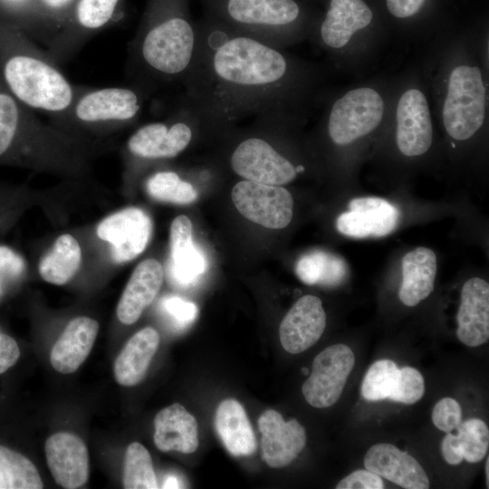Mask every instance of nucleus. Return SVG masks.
I'll return each instance as SVG.
<instances>
[{"label":"nucleus","instance_id":"2","mask_svg":"<svg viewBox=\"0 0 489 489\" xmlns=\"http://www.w3.org/2000/svg\"><path fill=\"white\" fill-rule=\"evenodd\" d=\"M197 25L188 0H149L144 19L129 45L128 75L152 97L183 86L194 62Z\"/></svg>","mask_w":489,"mask_h":489},{"label":"nucleus","instance_id":"44","mask_svg":"<svg viewBox=\"0 0 489 489\" xmlns=\"http://www.w3.org/2000/svg\"><path fill=\"white\" fill-rule=\"evenodd\" d=\"M441 453L445 461L449 465H459L464 459L456 443L455 435L450 432L442 439Z\"/></svg>","mask_w":489,"mask_h":489},{"label":"nucleus","instance_id":"41","mask_svg":"<svg viewBox=\"0 0 489 489\" xmlns=\"http://www.w3.org/2000/svg\"><path fill=\"white\" fill-rule=\"evenodd\" d=\"M25 270L24 260L5 245H0V278L4 281L20 277Z\"/></svg>","mask_w":489,"mask_h":489},{"label":"nucleus","instance_id":"46","mask_svg":"<svg viewBox=\"0 0 489 489\" xmlns=\"http://www.w3.org/2000/svg\"><path fill=\"white\" fill-rule=\"evenodd\" d=\"M3 3H5L6 5L11 7H20L24 5H26L28 0H1Z\"/></svg>","mask_w":489,"mask_h":489},{"label":"nucleus","instance_id":"35","mask_svg":"<svg viewBox=\"0 0 489 489\" xmlns=\"http://www.w3.org/2000/svg\"><path fill=\"white\" fill-rule=\"evenodd\" d=\"M456 443L463 458L469 463L482 461L489 446V430L480 418H470L461 422L456 428Z\"/></svg>","mask_w":489,"mask_h":489},{"label":"nucleus","instance_id":"8","mask_svg":"<svg viewBox=\"0 0 489 489\" xmlns=\"http://www.w3.org/2000/svg\"><path fill=\"white\" fill-rule=\"evenodd\" d=\"M326 114L331 140L343 147L377 129L386 114V102L377 89L360 86L337 98Z\"/></svg>","mask_w":489,"mask_h":489},{"label":"nucleus","instance_id":"37","mask_svg":"<svg viewBox=\"0 0 489 489\" xmlns=\"http://www.w3.org/2000/svg\"><path fill=\"white\" fill-rule=\"evenodd\" d=\"M425 393V380L421 373L412 367L399 369V378L393 401L414 404L421 399Z\"/></svg>","mask_w":489,"mask_h":489},{"label":"nucleus","instance_id":"11","mask_svg":"<svg viewBox=\"0 0 489 489\" xmlns=\"http://www.w3.org/2000/svg\"><path fill=\"white\" fill-rule=\"evenodd\" d=\"M231 197L242 216L264 227L282 229L292 221L293 199L281 186L244 179L235 185Z\"/></svg>","mask_w":489,"mask_h":489},{"label":"nucleus","instance_id":"42","mask_svg":"<svg viewBox=\"0 0 489 489\" xmlns=\"http://www.w3.org/2000/svg\"><path fill=\"white\" fill-rule=\"evenodd\" d=\"M19 356L16 341L6 334H0V374L14 365Z\"/></svg>","mask_w":489,"mask_h":489},{"label":"nucleus","instance_id":"1","mask_svg":"<svg viewBox=\"0 0 489 489\" xmlns=\"http://www.w3.org/2000/svg\"><path fill=\"white\" fill-rule=\"evenodd\" d=\"M183 93L211 124L254 116L273 122L298 114L311 71L282 49L235 32L206 16Z\"/></svg>","mask_w":489,"mask_h":489},{"label":"nucleus","instance_id":"40","mask_svg":"<svg viewBox=\"0 0 489 489\" xmlns=\"http://www.w3.org/2000/svg\"><path fill=\"white\" fill-rule=\"evenodd\" d=\"M384 487L381 477L368 469L352 472L336 485V489H382Z\"/></svg>","mask_w":489,"mask_h":489},{"label":"nucleus","instance_id":"47","mask_svg":"<svg viewBox=\"0 0 489 489\" xmlns=\"http://www.w3.org/2000/svg\"><path fill=\"white\" fill-rule=\"evenodd\" d=\"M0 488H8L5 475L0 471Z\"/></svg>","mask_w":489,"mask_h":489},{"label":"nucleus","instance_id":"45","mask_svg":"<svg viewBox=\"0 0 489 489\" xmlns=\"http://www.w3.org/2000/svg\"><path fill=\"white\" fill-rule=\"evenodd\" d=\"M183 482L181 481L178 476L175 475H168L164 479V482L162 484V488H182Z\"/></svg>","mask_w":489,"mask_h":489},{"label":"nucleus","instance_id":"26","mask_svg":"<svg viewBox=\"0 0 489 489\" xmlns=\"http://www.w3.org/2000/svg\"><path fill=\"white\" fill-rule=\"evenodd\" d=\"M436 256L427 247H417L402 258V283L398 298L413 307L425 300L434 290Z\"/></svg>","mask_w":489,"mask_h":489},{"label":"nucleus","instance_id":"5","mask_svg":"<svg viewBox=\"0 0 489 489\" xmlns=\"http://www.w3.org/2000/svg\"><path fill=\"white\" fill-rule=\"evenodd\" d=\"M440 114L454 140L465 141L483 127L487 114V84L478 63L454 59L443 75Z\"/></svg>","mask_w":489,"mask_h":489},{"label":"nucleus","instance_id":"29","mask_svg":"<svg viewBox=\"0 0 489 489\" xmlns=\"http://www.w3.org/2000/svg\"><path fill=\"white\" fill-rule=\"evenodd\" d=\"M82 260V250L71 235H60L50 251L41 259L38 271L50 283L62 285L76 273Z\"/></svg>","mask_w":489,"mask_h":489},{"label":"nucleus","instance_id":"6","mask_svg":"<svg viewBox=\"0 0 489 489\" xmlns=\"http://www.w3.org/2000/svg\"><path fill=\"white\" fill-rule=\"evenodd\" d=\"M151 98L139 87L93 88L78 85L72 105L64 112L52 117L60 126L99 129L120 127L135 121L147 100Z\"/></svg>","mask_w":489,"mask_h":489},{"label":"nucleus","instance_id":"12","mask_svg":"<svg viewBox=\"0 0 489 489\" xmlns=\"http://www.w3.org/2000/svg\"><path fill=\"white\" fill-rule=\"evenodd\" d=\"M355 363L351 349L345 344L327 347L313 360L312 372L302 384L305 400L313 408H328L340 398Z\"/></svg>","mask_w":489,"mask_h":489},{"label":"nucleus","instance_id":"32","mask_svg":"<svg viewBox=\"0 0 489 489\" xmlns=\"http://www.w3.org/2000/svg\"><path fill=\"white\" fill-rule=\"evenodd\" d=\"M146 188L151 197L163 202L187 205L197 198L196 188L170 170L154 173L148 178Z\"/></svg>","mask_w":489,"mask_h":489},{"label":"nucleus","instance_id":"18","mask_svg":"<svg viewBox=\"0 0 489 489\" xmlns=\"http://www.w3.org/2000/svg\"><path fill=\"white\" fill-rule=\"evenodd\" d=\"M326 327V314L321 301L314 295L301 297L283 319L280 341L292 354L301 353L314 345Z\"/></svg>","mask_w":489,"mask_h":489},{"label":"nucleus","instance_id":"4","mask_svg":"<svg viewBox=\"0 0 489 489\" xmlns=\"http://www.w3.org/2000/svg\"><path fill=\"white\" fill-rule=\"evenodd\" d=\"M206 17L246 36L283 49L304 33L296 0H201Z\"/></svg>","mask_w":489,"mask_h":489},{"label":"nucleus","instance_id":"16","mask_svg":"<svg viewBox=\"0 0 489 489\" xmlns=\"http://www.w3.org/2000/svg\"><path fill=\"white\" fill-rule=\"evenodd\" d=\"M258 427L262 434V457L270 467L290 465L306 445L304 427L296 419L284 421L276 410L264 411L258 418Z\"/></svg>","mask_w":489,"mask_h":489},{"label":"nucleus","instance_id":"17","mask_svg":"<svg viewBox=\"0 0 489 489\" xmlns=\"http://www.w3.org/2000/svg\"><path fill=\"white\" fill-rule=\"evenodd\" d=\"M45 455L51 474L59 485L67 489L84 485L89 478V454L76 435L59 432L45 442Z\"/></svg>","mask_w":489,"mask_h":489},{"label":"nucleus","instance_id":"3","mask_svg":"<svg viewBox=\"0 0 489 489\" xmlns=\"http://www.w3.org/2000/svg\"><path fill=\"white\" fill-rule=\"evenodd\" d=\"M0 80L20 102L51 117L69 109L78 89L45 50L6 19H0Z\"/></svg>","mask_w":489,"mask_h":489},{"label":"nucleus","instance_id":"22","mask_svg":"<svg viewBox=\"0 0 489 489\" xmlns=\"http://www.w3.org/2000/svg\"><path fill=\"white\" fill-rule=\"evenodd\" d=\"M206 259L192 239V223L180 215L170 226V262L168 267L171 281L180 287L194 284L205 273Z\"/></svg>","mask_w":489,"mask_h":489},{"label":"nucleus","instance_id":"38","mask_svg":"<svg viewBox=\"0 0 489 489\" xmlns=\"http://www.w3.org/2000/svg\"><path fill=\"white\" fill-rule=\"evenodd\" d=\"M161 307L177 330L185 329L193 323L198 312L194 302L175 295L162 299Z\"/></svg>","mask_w":489,"mask_h":489},{"label":"nucleus","instance_id":"28","mask_svg":"<svg viewBox=\"0 0 489 489\" xmlns=\"http://www.w3.org/2000/svg\"><path fill=\"white\" fill-rule=\"evenodd\" d=\"M215 427L225 449L234 456H248L256 450V438L243 406L226 398L217 407Z\"/></svg>","mask_w":489,"mask_h":489},{"label":"nucleus","instance_id":"14","mask_svg":"<svg viewBox=\"0 0 489 489\" xmlns=\"http://www.w3.org/2000/svg\"><path fill=\"white\" fill-rule=\"evenodd\" d=\"M152 221L141 208L127 207L104 218L97 226L98 236L110 244L117 264L131 261L148 245Z\"/></svg>","mask_w":489,"mask_h":489},{"label":"nucleus","instance_id":"27","mask_svg":"<svg viewBox=\"0 0 489 489\" xmlns=\"http://www.w3.org/2000/svg\"><path fill=\"white\" fill-rule=\"evenodd\" d=\"M159 344V334L152 327H145L125 344L114 363V376L121 386L139 384L145 377Z\"/></svg>","mask_w":489,"mask_h":489},{"label":"nucleus","instance_id":"20","mask_svg":"<svg viewBox=\"0 0 489 489\" xmlns=\"http://www.w3.org/2000/svg\"><path fill=\"white\" fill-rule=\"evenodd\" d=\"M366 469L406 489H427L429 480L420 464L397 446L379 443L364 456Z\"/></svg>","mask_w":489,"mask_h":489},{"label":"nucleus","instance_id":"31","mask_svg":"<svg viewBox=\"0 0 489 489\" xmlns=\"http://www.w3.org/2000/svg\"><path fill=\"white\" fill-rule=\"evenodd\" d=\"M123 487L126 489L158 488L151 456L139 442H132L126 450Z\"/></svg>","mask_w":489,"mask_h":489},{"label":"nucleus","instance_id":"30","mask_svg":"<svg viewBox=\"0 0 489 489\" xmlns=\"http://www.w3.org/2000/svg\"><path fill=\"white\" fill-rule=\"evenodd\" d=\"M295 273L305 284L334 287L348 276L345 260L334 254L316 250L303 254L296 263Z\"/></svg>","mask_w":489,"mask_h":489},{"label":"nucleus","instance_id":"33","mask_svg":"<svg viewBox=\"0 0 489 489\" xmlns=\"http://www.w3.org/2000/svg\"><path fill=\"white\" fill-rule=\"evenodd\" d=\"M0 471L11 489H41L43 482L35 465L24 455L0 446Z\"/></svg>","mask_w":489,"mask_h":489},{"label":"nucleus","instance_id":"9","mask_svg":"<svg viewBox=\"0 0 489 489\" xmlns=\"http://www.w3.org/2000/svg\"><path fill=\"white\" fill-rule=\"evenodd\" d=\"M120 0H77L55 34L44 44L56 62L67 61L98 31L105 27Z\"/></svg>","mask_w":489,"mask_h":489},{"label":"nucleus","instance_id":"23","mask_svg":"<svg viewBox=\"0 0 489 489\" xmlns=\"http://www.w3.org/2000/svg\"><path fill=\"white\" fill-rule=\"evenodd\" d=\"M162 265L146 259L134 269L119 301L116 313L123 324H132L154 301L163 283Z\"/></svg>","mask_w":489,"mask_h":489},{"label":"nucleus","instance_id":"13","mask_svg":"<svg viewBox=\"0 0 489 489\" xmlns=\"http://www.w3.org/2000/svg\"><path fill=\"white\" fill-rule=\"evenodd\" d=\"M396 143L406 157H418L432 146L434 129L427 97L417 86H408L395 106Z\"/></svg>","mask_w":489,"mask_h":489},{"label":"nucleus","instance_id":"36","mask_svg":"<svg viewBox=\"0 0 489 489\" xmlns=\"http://www.w3.org/2000/svg\"><path fill=\"white\" fill-rule=\"evenodd\" d=\"M76 0H36L38 23L29 35L45 44L58 30Z\"/></svg>","mask_w":489,"mask_h":489},{"label":"nucleus","instance_id":"21","mask_svg":"<svg viewBox=\"0 0 489 489\" xmlns=\"http://www.w3.org/2000/svg\"><path fill=\"white\" fill-rule=\"evenodd\" d=\"M458 340L468 347H477L489 339V284L482 278L465 282L456 315Z\"/></svg>","mask_w":489,"mask_h":489},{"label":"nucleus","instance_id":"48","mask_svg":"<svg viewBox=\"0 0 489 489\" xmlns=\"http://www.w3.org/2000/svg\"><path fill=\"white\" fill-rule=\"evenodd\" d=\"M488 467H489V458L487 457V458H486V463H485V475H486V484H487V487H489V486H488V484H489V469H488Z\"/></svg>","mask_w":489,"mask_h":489},{"label":"nucleus","instance_id":"15","mask_svg":"<svg viewBox=\"0 0 489 489\" xmlns=\"http://www.w3.org/2000/svg\"><path fill=\"white\" fill-rule=\"evenodd\" d=\"M350 211L336 220L337 230L350 237H382L392 233L399 220L398 209L388 200L376 197L351 199Z\"/></svg>","mask_w":489,"mask_h":489},{"label":"nucleus","instance_id":"7","mask_svg":"<svg viewBox=\"0 0 489 489\" xmlns=\"http://www.w3.org/2000/svg\"><path fill=\"white\" fill-rule=\"evenodd\" d=\"M169 114L164 120L140 126L129 138L126 149L133 158L148 160L175 158L192 141L196 123L208 120L183 92L173 103Z\"/></svg>","mask_w":489,"mask_h":489},{"label":"nucleus","instance_id":"34","mask_svg":"<svg viewBox=\"0 0 489 489\" xmlns=\"http://www.w3.org/2000/svg\"><path fill=\"white\" fill-rule=\"evenodd\" d=\"M399 369L391 360L375 361L361 383V396L369 401L391 399L398 382Z\"/></svg>","mask_w":489,"mask_h":489},{"label":"nucleus","instance_id":"43","mask_svg":"<svg viewBox=\"0 0 489 489\" xmlns=\"http://www.w3.org/2000/svg\"><path fill=\"white\" fill-rule=\"evenodd\" d=\"M427 0H386L388 12L396 18L406 19L417 14Z\"/></svg>","mask_w":489,"mask_h":489},{"label":"nucleus","instance_id":"39","mask_svg":"<svg viewBox=\"0 0 489 489\" xmlns=\"http://www.w3.org/2000/svg\"><path fill=\"white\" fill-rule=\"evenodd\" d=\"M432 422L439 430L449 433L462 422V408L452 398H441L432 411Z\"/></svg>","mask_w":489,"mask_h":489},{"label":"nucleus","instance_id":"49","mask_svg":"<svg viewBox=\"0 0 489 489\" xmlns=\"http://www.w3.org/2000/svg\"><path fill=\"white\" fill-rule=\"evenodd\" d=\"M4 283L5 281L0 278V295L2 294L4 290Z\"/></svg>","mask_w":489,"mask_h":489},{"label":"nucleus","instance_id":"24","mask_svg":"<svg viewBox=\"0 0 489 489\" xmlns=\"http://www.w3.org/2000/svg\"><path fill=\"white\" fill-rule=\"evenodd\" d=\"M98 331L99 324L91 318L72 320L52 349L53 368L62 374L76 371L91 352Z\"/></svg>","mask_w":489,"mask_h":489},{"label":"nucleus","instance_id":"25","mask_svg":"<svg viewBox=\"0 0 489 489\" xmlns=\"http://www.w3.org/2000/svg\"><path fill=\"white\" fill-rule=\"evenodd\" d=\"M154 427V443L162 452L192 454L198 447L197 422L181 404H172L158 412Z\"/></svg>","mask_w":489,"mask_h":489},{"label":"nucleus","instance_id":"19","mask_svg":"<svg viewBox=\"0 0 489 489\" xmlns=\"http://www.w3.org/2000/svg\"><path fill=\"white\" fill-rule=\"evenodd\" d=\"M372 19V11L363 0H331L320 24L319 41L330 51L346 49L358 32L370 25Z\"/></svg>","mask_w":489,"mask_h":489},{"label":"nucleus","instance_id":"10","mask_svg":"<svg viewBox=\"0 0 489 489\" xmlns=\"http://www.w3.org/2000/svg\"><path fill=\"white\" fill-rule=\"evenodd\" d=\"M230 166L245 180L283 186L298 175L297 167L268 140L251 136L241 140L230 156Z\"/></svg>","mask_w":489,"mask_h":489}]
</instances>
